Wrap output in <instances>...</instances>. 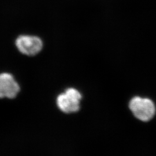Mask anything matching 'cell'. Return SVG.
<instances>
[{"mask_svg": "<svg viewBox=\"0 0 156 156\" xmlns=\"http://www.w3.org/2000/svg\"><path fill=\"white\" fill-rule=\"evenodd\" d=\"M129 107L134 116L142 122L151 120L156 113L154 104L149 98L135 97L130 101Z\"/></svg>", "mask_w": 156, "mask_h": 156, "instance_id": "1", "label": "cell"}, {"mask_svg": "<svg viewBox=\"0 0 156 156\" xmlns=\"http://www.w3.org/2000/svg\"><path fill=\"white\" fill-rule=\"evenodd\" d=\"M81 98L82 95L77 90L69 88L58 96L57 104L59 109L64 113L76 112L80 109Z\"/></svg>", "mask_w": 156, "mask_h": 156, "instance_id": "2", "label": "cell"}, {"mask_svg": "<svg viewBox=\"0 0 156 156\" xmlns=\"http://www.w3.org/2000/svg\"><path fill=\"white\" fill-rule=\"evenodd\" d=\"M17 48L22 53L27 56H34L42 50L43 43L38 37L21 35L16 41Z\"/></svg>", "mask_w": 156, "mask_h": 156, "instance_id": "3", "label": "cell"}, {"mask_svg": "<svg viewBox=\"0 0 156 156\" xmlns=\"http://www.w3.org/2000/svg\"><path fill=\"white\" fill-rule=\"evenodd\" d=\"M20 87L13 76L8 73L0 74V98H15Z\"/></svg>", "mask_w": 156, "mask_h": 156, "instance_id": "4", "label": "cell"}]
</instances>
